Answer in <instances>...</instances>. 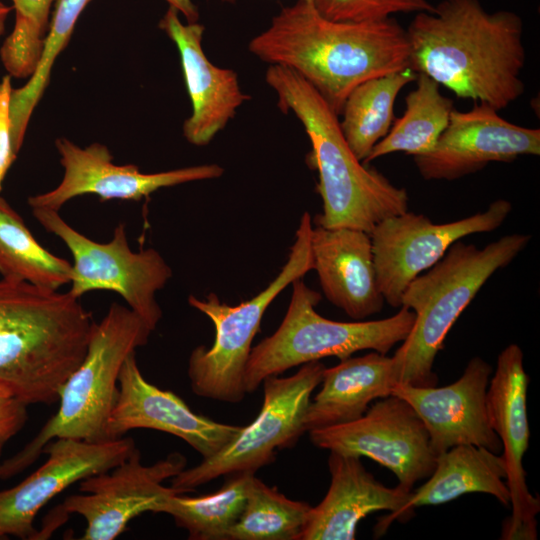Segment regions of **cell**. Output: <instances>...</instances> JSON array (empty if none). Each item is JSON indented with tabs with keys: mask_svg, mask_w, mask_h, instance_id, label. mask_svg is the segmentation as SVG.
Listing matches in <instances>:
<instances>
[{
	"mask_svg": "<svg viewBox=\"0 0 540 540\" xmlns=\"http://www.w3.org/2000/svg\"><path fill=\"white\" fill-rule=\"evenodd\" d=\"M405 30L409 69L457 97L500 111L524 93L523 21L515 12H488L479 0H442L416 13Z\"/></svg>",
	"mask_w": 540,
	"mask_h": 540,
	"instance_id": "1",
	"label": "cell"
},
{
	"mask_svg": "<svg viewBox=\"0 0 540 540\" xmlns=\"http://www.w3.org/2000/svg\"><path fill=\"white\" fill-rule=\"evenodd\" d=\"M248 48L261 61L299 74L338 116L357 85L409 68L406 30L395 18L333 21L306 0L284 7Z\"/></svg>",
	"mask_w": 540,
	"mask_h": 540,
	"instance_id": "2",
	"label": "cell"
},
{
	"mask_svg": "<svg viewBox=\"0 0 540 540\" xmlns=\"http://www.w3.org/2000/svg\"><path fill=\"white\" fill-rule=\"evenodd\" d=\"M94 320L68 291L0 278V383L30 404L58 401L85 357Z\"/></svg>",
	"mask_w": 540,
	"mask_h": 540,
	"instance_id": "3",
	"label": "cell"
},
{
	"mask_svg": "<svg viewBox=\"0 0 540 540\" xmlns=\"http://www.w3.org/2000/svg\"><path fill=\"white\" fill-rule=\"evenodd\" d=\"M265 80L277 96L279 109L292 112L310 140V164L318 171L317 192L323 202L315 225L370 234L382 220L408 211L407 190L354 155L342 135L338 115L314 87L280 65H270Z\"/></svg>",
	"mask_w": 540,
	"mask_h": 540,
	"instance_id": "4",
	"label": "cell"
},
{
	"mask_svg": "<svg viewBox=\"0 0 540 540\" xmlns=\"http://www.w3.org/2000/svg\"><path fill=\"white\" fill-rule=\"evenodd\" d=\"M530 240L527 234H510L481 249L459 240L426 273L409 283L401 307L415 313V322L392 356L398 383L420 387L437 384L433 364L451 327L486 281L509 265Z\"/></svg>",
	"mask_w": 540,
	"mask_h": 540,
	"instance_id": "5",
	"label": "cell"
},
{
	"mask_svg": "<svg viewBox=\"0 0 540 540\" xmlns=\"http://www.w3.org/2000/svg\"><path fill=\"white\" fill-rule=\"evenodd\" d=\"M152 330L128 306L112 303L94 322L80 365L58 392L60 406L39 433L19 452L0 463V479L25 470L55 438L103 442L118 394V377L126 358L148 343Z\"/></svg>",
	"mask_w": 540,
	"mask_h": 540,
	"instance_id": "6",
	"label": "cell"
},
{
	"mask_svg": "<svg viewBox=\"0 0 540 540\" xmlns=\"http://www.w3.org/2000/svg\"><path fill=\"white\" fill-rule=\"evenodd\" d=\"M320 300L321 294L302 278L292 283L281 324L251 349L244 377L246 393L255 392L267 377L325 357L343 360L361 350L387 354L406 339L415 322V313L403 306L380 320L334 321L316 312Z\"/></svg>",
	"mask_w": 540,
	"mask_h": 540,
	"instance_id": "7",
	"label": "cell"
},
{
	"mask_svg": "<svg viewBox=\"0 0 540 540\" xmlns=\"http://www.w3.org/2000/svg\"><path fill=\"white\" fill-rule=\"evenodd\" d=\"M312 228L310 214L305 212L287 261L267 287L250 300L230 306L215 293L204 299L188 297L189 305L206 315L215 328L212 346L196 347L188 359L187 374L195 395L227 403L243 400L247 394V361L267 308L288 285L313 270Z\"/></svg>",
	"mask_w": 540,
	"mask_h": 540,
	"instance_id": "8",
	"label": "cell"
},
{
	"mask_svg": "<svg viewBox=\"0 0 540 540\" xmlns=\"http://www.w3.org/2000/svg\"><path fill=\"white\" fill-rule=\"evenodd\" d=\"M33 217L69 249L73 263L68 292L81 298L95 290L120 295L153 331L162 318L156 293L172 277V269L154 248L133 251L128 243L126 226L119 223L111 239L96 242L68 224L59 211L33 208Z\"/></svg>",
	"mask_w": 540,
	"mask_h": 540,
	"instance_id": "9",
	"label": "cell"
},
{
	"mask_svg": "<svg viewBox=\"0 0 540 540\" xmlns=\"http://www.w3.org/2000/svg\"><path fill=\"white\" fill-rule=\"evenodd\" d=\"M324 369L323 363L312 361L301 365L291 376L265 378L263 403L256 418L242 426L216 454L174 476L171 486L192 492L218 477L238 472L255 474L272 463L278 449L293 446L305 433L304 416Z\"/></svg>",
	"mask_w": 540,
	"mask_h": 540,
	"instance_id": "10",
	"label": "cell"
},
{
	"mask_svg": "<svg viewBox=\"0 0 540 540\" xmlns=\"http://www.w3.org/2000/svg\"><path fill=\"white\" fill-rule=\"evenodd\" d=\"M141 459L135 447L116 467L81 480L79 490L84 494L70 495L56 507L36 539L49 536L67 514H79L86 520L81 540H113L138 515L159 513L170 496L186 493L163 485L186 468L183 454L171 453L152 465H144Z\"/></svg>",
	"mask_w": 540,
	"mask_h": 540,
	"instance_id": "11",
	"label": "cell"
},
{
	"mask_svg": "<svg viewBox=\"0 0 540 540\" xmlns=\"http://www.w3.org/2000/svg\"><path fill=\"white\" fill-rule=\"evenodd\" d=\"M512 204L492 202L483 212L448 223H434L424 214L405 213L382 220L370 233L376 279L384 301L401 307L409 283L435 265L452 244L475 233L499 228Z\"/></svg>",
	"mask_w": 540,
	"mask_h": 540,
	"instance_id": "12",
	"label": "cell"
},
{
	"mask_svg": "<svg viewBox=\"0 0 540 540\" xmlns=\"http://www.w3.org/2000/svg\"><path fill=\"white\" fill-rule=\"evenodd\" d=\"M309 437L318 448L376 461L407 491L428 478L436 464L424 423L405 400L392 394L380 398L360 418L309 431Z\"/></svg>",
	"mask_w": 540,
	"mask_h": 540,
	"instance_id": "13",
	"label": "cell"
},
{
	"mask_svg": "<svg viewBox=\"0 0 540 540\" xmlns=\"http://www.w3.org/2000/svg\"><path fill=\"white\" fill-rule=\"evenodd\" d=\"M55 147L64 174L53 189L28 197L31 209L54 211L81 195L93 194L101 200L139 201L161 188L219 178L218 164H202L157 173H144L134 164L119 165L107 146L92 143L81 147L67 138H57Z\"/></svg>",
	"mask_w": 540,
	"mask_h": 540,
	"instance_id": "14",
	"label": "cell"
},
{
	"mask_svg": "<svg viewBox=\"0 0 540 540\" xmlns=\"http://www.w3.org/2000/svg\"><path fill=\"white\" fill-rule=\"evenodd\" d=\"M528 383L523 352L517 344H509L498 355L486 393L487 416L502 446L512 507L511 516L503 521L501 539L504 540L537 538L536 516L540 501L528 489L522 462L530 436L526 404Z\"/></svg>",
	"mask_w": 540,
	"mask_h": 540,
	"instance_id": "15",
	"label": "cell"
},
{
	"mask_svg": "<svg viewBox=\"0 0 540 540\" xmlns=\"http://www.w3.org/2000/svg\"><path fill=\"white\" fill-rule=\"evenodd\" d=\"M135 448L130 437L103 442L55 438L42 453L47 460L18 485L0 491V539L36 540L33 522L52 498L73 483L119 465Z\"/></svg>",
	"mask_w": 540,
	"mask_h": 540,
	"instance_id": "16",
	"label": "cell"
},
{
	"mask_svg": "<svg viewBox=\"0 0 540 540\" xmlns=\"http://www.w3.org/2000/svg\"><path fill=\"white\" fill-rule=\"evenodd\" d=\"M498 112L480 102L465 112L453 109L434 148L414 156L422 178L453 181L491 162L509 163L520 156H539L540 129L511 123Z\"/></svg>",
	"mask_w": 540,
	"mask_h": 540,
	"instance_id": "17",
	"label": "cell"
},
{
	"mask_svg": "<svg viewBox=\"0 0 540 540\" xmlns=\"http://www.w3.org/2000/svg\"><path fill=\"white\" fill-rule=\"evenodd\" d=\"M146 428L174 435L208 458L227 445L242 426L216 422L197 414L172 391L148 382L135 352L124 361L118 377V394L107 423L109 440L130 430Z\"/></svg>",
	"mask_w": 540,
	"mask_h": 540,
	"instance_id": "18",
	"label": "cell"
},
{
	"mask_svg": "<svg viewBox=\"0 0 540 540\" xmlns=\"http://www.w3.org/2000/svg\"><path fill=\"white\" fill-rule=\"evenodd\" d=\"M491 374L492 366L474 357L461 377L447 386L396 383L391 394L405 400L420 417L436 456L463 444L499 453L502 446L489 424L486 408Z\"/></svg>",
	"mask_w": 540,
	"mask_h": 540,
	"instance_id": "19",
	"label": "cell"
},
{
	"mask_svg": "<svg viewBox=\"0 0 540 540\" xmlns=\"http://www.w3.org/2000/svg\"><path fill=\"white\" fill-rule=\"evenodd\" d=\"M158 27L178 49L191 101L192 112L183 123V136L192 145L205 146L251 97L241 90L235 71L218 67L207 58L202 48L204 25L184 24L178 11L169 7Z\"/></svg>",
	"mask_w": 540,
	"mask_h": 540,
	"instance_id": "20",
	"label": "cell"
},
{
	"mask_svg": "<svg viewBox=\"0 0 540 540\" xmlns=\"http://www.w3.org/2000/svg\"><path fill=\"white\" fill-rule=\"evenodd\" d=\"M329 489L323 500L311 507L299 540H353L358 523L381 510L390 514L375 527L382 534L394 520H408L405 505L411 491L380 483L361 463L360 457L330 451Z\"/></svg>",
	"mask_w": 540,
	"mask_h": 540,
	"instance_id": "21",
	"label": "cell"
},
{
	"mask_svg": "<svg viewBox=\"0 0 540 540\" xmlns=\"http://www.w3.org/2000/svg\"><path fill=\"white\" fill-rule=\"evenodd\" d=\"M313 270L326 298L349 317L363 320L385 303L379 290L369 233L316 225L311 232Z\"/></svg>",
	"mask_w": 540,
	"mask_h": 540,
	"instance_id": "22",
	"label": "cell"
},
{
	"mask_svg": "<svg viewBox=\"0 0 540 540\" xmlns=\"http://www.w3.org/2000/svg\"><path fill=\"white\" fill-rule=\"evenodd\" d=\"M398 383L392 357L376 351L348 357L323 370L320 391L304 416L305 432L360 418L376 399L391 395Z\"/></svg>",
	"mask_w": 540,
	"mask_h": 540,
	"instance_id": "23",
	"label": "cell"
},
{
	"mask_svg": "<svg viewBox=\"0 0 540 540\" xmlns=\"http://www.w3.org/2000/svg\"><path fill=\"white\" fill-rule=\"evenodd\" d=\"M472 492L490 494L508 507L505 461L485 447L457 445L436 456L432 474L411 491L404 510L409 516L416 507L444 504Z\"/></svg>",
	"mask_w": 540,
	"mask_h": 540,
	"instance_id": "24",
	"label": "cell"
},
{
	"mask_svg": "<svg viewBox=\"0 0 540 540\" xmlns=\"http://www.w3.org/2000/svg\"><path fill=\"white\" fill-rule=\"evenodd\" d=\"M417 74L402 71L368 79L347 96L339 122L342 135L354 155L364 163L374 146L389 132L399 92L414 82Z\"/></svg>",
	"mask_w": 540,
	"mask_h": 540,
	"instance_id": "25",
	"label": "cell"
},
{
	"mask_svg": "<svg viewBox=\"0 0 540 540\" xmlns=\"http://www.w3.org/2000/svg\"><path fill=\"white\" fill-rule=\"evenodd\" d=\"M415 82L416 87L405 98L404 114L394 120L364 164L395 152L413 157L426 154L448 126L453 101L444 96L440 85L427 75L417 74Z\"/></svg>",
	"mask_w": 540,
	"mask_h": 540,
	"instance_id": "26",
	"label": "cell"
},
{
	"mask_svg": "<svg viewBox=\"0 0 540 540\" xmlns=\"http://www.w3.org/2000/svg\"><path fill=\"white\" fill-rule=\"evenodd\" d=\"M0 275L58 290L70 284L72 265L45 249L22 217L0 197Z\"/></svg>",
	"mask_w": 540,
	"mask_h": 540,
	"instance_id": "27",
	"label": "cell"
},
{
	"mask_svg": "<svg viewBox=\"0 0 540 540\" xmlns=\"http://www.w3.org/2000/svg\"><path fill=\"white\" fill-rule=\"evenodd\" d=\"M254 475L249 472L227 475L220 489L211 494L172 495L159 513L170 515L178 527L188 532L189 539L225 540L243 512L248 485Z\"/></svg>",
	"mask_w": 540,
	"mask_h": 540,
	"instance_id": "28",
	"label": "cell"
},
{
	"mask_svg": "<svg viewBox=\"0 0 540 540\" xmlns=\"http://www.w3.org/2000/svg\"><path fill=\"white\" fill-rule=\"evenodd\" d=\"M91 1H56L37 67L25 85L11 91L10 119L13 146L17 154L22 147L32 113L48 86L54 63L69 43L81 13Z\"/></svg>",
	"mask_w": 540,
	"mask_h": 540,
	"instance_id": "29",
	"label": "cell"
},
{
	"mask_svg": "<svg viewBox=\"0 0 540 540\" xmlns=\"http://www.w3.org/2000/svg\"><path fill=\"white\" fill-rule=\"evenodd\" d=\"M312 506L251 478L243 512L225 540H299Z\"/></svg>",
	"mask_w": 540,
	"mask_h": 540,
	"instance_id": "30",
	"label": "cell"
},
{
	"mask_svg": "<svg viewBox=\"0 0 540 540\" xmlns=\"http://www.w3.org/2000/svg\"><path fill=\"white\" fill-rule=\"evenodd\" d=\"M323 17L340 22H373L398 13L432 11L428 0H312Z\"/></svg>",
	"mask_w": 540,
	"mask_h": 540,
	"instance_id": "31",
	"label": "cell"
},
{
	"mask_svg": "<svg viewBox=\"0 0 540 540\" xmlns=\"http://www.w3.org/2000/svg\"><path fill=\"white\" fill-rule=\"evenodd\" d=\"M11 79L7 74L0 81V191L6 174L17 157L10 119V96L13 89Z\"/></svg>",
	"mask_w": 540,
	"mask_h": 540,
	"instance_id": "32",
	"label": "cell"
},
{
	"mask_svg": "<svg viewBox=\"0 0 540 540\" xmlns=\"http://www.w3.org/2000/svg\"><path fill=\"white\" fill-rule=\"evenodd\" d=\"M27 406L7 386L0 383V446L23 428L28 418Z\"/></svg>",
	"mask_w": 540,
	"mask_h": 540,
	"instance_id": "33",
	"label": "cell"
},
{
	"mask_svg": "<svg viewBox=\"0 0 540 540\" xmlns=\"http://www.w3.org/2000/svg\"><path fill=\"white\" fill-rule=\"evenodd\" d=\"M15 18L22 21L31 34L44 43L50 22V10L54 0H10Z\"/></svg>",
	"mask_w": 540,
	"mask_h": 540,
	"instance_id": "34",
	"label": "cell"
},
{
	"mask_svg": "<svg viewBox=\"0 0 540 540\" xmlns=\"http://www.w3.org/2000/svg\"><path fill=\"white\" fill-rule=\"evenodd\" d=\"M169 7H173L182 14L188 23L198 22L199 11L193 0H165Z\"/></svg>",
	"mask_w": 540,
	"mask_h": 540,
	"instance_id": "35",
	"label": "cell"
},
{
	"mask_svg": "<svg viewBox=\"0 0 540 540\" xmlns=\"http://www.w3.org/2000/svg\"><path fill=\"white\" fill-rule=\"evenodd\" d=\"M13 8L0 0V37L3 35L9 14Z\"/></svg>",
	"mask_w": 540,
	"mask_h": 540,
	"instance_id": "36",
	"label": "cell"
},
{
	"mask_svg": "<svg viewBox=\"0 0 540 540\" xmlns=\"http://www.w3.org/2000/svg\"><path fill=\"white\" fill-rule=\"evenodd\" d=\"M221 1L233 3V2H235L236 0H221ZM306 1H312V0H306Z\"/></svg>",
	"mask_w": 540,
	"mask_h": 540,
	"instance_id": "37",
	"label": "cell"
},
{
	"mask_svg": "<svg viewBox=\"0 0 540 540\" xmlns=\"http://www.w3.org/2000/svg\"><path fill=\"white\" fill-rule=\"evenodd\" d=\"M2 446H0V452H1Z\"/></svg>",
	"mask_w": 540,
	"mask_h": 540,
	"instance_id": "38",
	"label": "cell"
}]
</instances>
